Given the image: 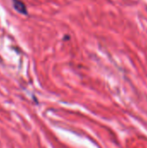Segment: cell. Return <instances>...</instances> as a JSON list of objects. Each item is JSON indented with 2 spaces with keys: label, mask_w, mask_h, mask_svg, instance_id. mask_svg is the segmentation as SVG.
Instances as JSON below:
<instances>
[{
  "label": "cell",
  "mask_w": 147,
  "mask_h": 148,
  "mask_svg": "<svg viewBox=\"0 0 147 148\" xmlns=\"http://www.w3.org/2000/svg\"><path fill=\"white\" fill-rule=\"evenodd\" d=\"M13 6L16 9V11L22 14H27V9L25 7V4L20 1V0H13Z\"/></svg>",
  "instance_id": "obj_1"
}]
</instances>
